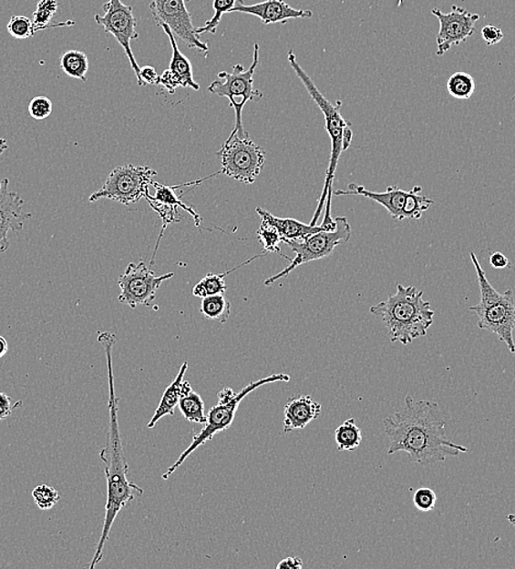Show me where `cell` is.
<instances>
[{"instance_id": "1", "label": "cell", "mask_w": 515, "mask_h": 569, "mask_svg": "<svg viewBox=\"0 0 515 569\" xmlns=\"http://www.w3.org/2000/svg\"><path fill=\"white\" fill-rule=\"evenodd\" d=\"M383 425L389 438L387 453L406 452L414 463L436 464L469 452L449 441L440 406L431 401H416L407 395L403 408L386 417Z\"/></svg>"}, {"instance_id": "2", "label": "cell", "mask_w": 515, "mask_h": 569, "mask_svg": "<svg viewBox=\"0 0 515 569\" xmlns=\"http://www.w3.org/2000/svg\"><path fill=\"white\" fill-rule=\"evenodd\" d=\"M117 335L102 332L98 341L106 351L108 364V381H109V432L106 447L101 450L100 459L105 464L107 480L106 517L103 523L99 544L97 545L89 568L94 569L103 557V550L109 540L112 525L118 514L134 501L135 496L143 495V490L128 479L129 465L124 454L120 426H118V412L120 399L117 398L115 388V373H113V348L117 344Z\"/></svg>"}, {"instance_id": "3", "label": "cell", "mask_w": 515, "mask_h": 569, "mask_svg": "<svg viewBox=\"0 0 515 569\" xmlns=\"http://www.w3.org/2000/svg\"><path fill=\"white\" fill-rule=\"evenodd\" d=\"M287 61H289L291 67L294 70L297 77L301 79L304 86L311 96L312 99L316 102V105L321 108L324 122H326V131L329 135L330 140H332V156H330V162L328 170L326 173V180H324V186L321 198H319L318 208L315 211V215L313 217L312 226H316L319 216L322 215L324 203L326 205V214H324L323 224L324 226L335 229V220L332 217V198H333V183L335 178V172L337 170L338 162L341 154L344 151L348 150L351 146L352 138H354V132L351 129V123L346 121L343 116H341L340 108L341 102L338 101L335 105H333L326 97H324L321 91L317 88L313 79L309 77L305 70L298 64L294 52L289 51L287 54Z\"/></svg>"}, {"instance_id": "4", "label": "cell", "mask_w": 515, "mask_h": 569, "mask_svg": "<svg viewBox=\"0 0 515 569\" xmlns=\"http://www.w3.org/2000/svg\"><path fill=\"white\" fill-rule=\"evenodd\" d=\"M370 311L383 320L392 343L403 345L427 335L436 314L431 303L424 300V291L400 284L396 294L371 307Z\"/></svg>"}, {"instance_id": "5", "label": "cell", "mask_w": 515, "mask_h": 569, "mask_svg": "<svg viewBox=\"0 0 515 569\" xmlns=\"http://www.w3.org/2000/svg\"><path fill=\"white\" fill-rule=\"evenodd\" d=\"M471 262L474 263L477 279L480 290V300L479 305L469 307L479 317V327L496 334L504 344L507 345L510 353L515 354V341L513 332L515 330V301L512 290L499 292L487 279L485 270L477 259L474 252L470 253Z\"/></svg>"}, {"instance_id": "6", "label": "cell", "mask_w": 515, "mask_h": 569, "mask_svg": "<svg viewBox=\"0 0 515 569\" xmlns=\"http://www.w3.org/2000/svg\"><path fill=\"white\" fill-rule=\"evenodd\" d=\"M290 376L284 375V373H278V375H273L260 379L258 381L248 384L246 388H243L241 392H238L234 398L227 401L219 400L218 404L213 406L206 415L205 426L198 435L193 437V442L190 444L175 463L171 465L170 469L166 471V473L162 475V479L167 480L175 473L178 468H180L184 462L188 459L189 455L197 450L201 444L208 442L212 439L216 433L225 432L232 426L234 422L238 406L241 405L242 401L247 397L249 393L254 391V390L265 386V384L279 382V381H290Z\"/></svg>"}, {"instance_id": "7", "label": "cell", "mask_w": 515, "mask_h": 569, "mask_svg": "<svg viewBox=\"0 0 515 569\" xmlns=\"http://www.w3.org/2000/svg\"><path fill=\"white\" fill-rule=\"evenodd\" d=\"M260 46L254 45L252 66L243 68L242 64L235 65L232 73L221 72L218 79L209 86L211 94L227 97L235 110L236 124L234 131L241 138H248L249 134L242 126V110L249 101L258 102L263 99V92L253 88V75L259 64Z\"/></svg>"}, {"instance_id": "8", "label": "cell", "mask_w": 515, "mask_h": 569, "mask_svg": "<svg viewBox=\"0 0 515 569\" xmlns=\"http://www.w3.org/2000/svg\"><path fill=\"white\" fill-rule=\"evenodd\" d=\"M351 226L345 217L335 219L334 230H323L316 234L308 235L301 239L285 240L287 246L296 257L291 259L289 267L273 278L265 279L264 285L270 286L281 279L286 278L300 265L332 256L335 249L350 240Z\"/></svg>"}, {"instance_id": "9", "label": "cell", "mask_w": 515, "mask_h": 569, "mask_svg": "<svg viewBox=\"0 0 515 569\" xmlns=\"http://www.w3.org/2000/svg\"><path fill=\"white\" fill-rule=\"evenodd\" d=\"M157 172L148 166L126 165L113 169L100 189L92 193L89 203L106 198L123 205L138 203L149 194Z\"/></svg>"}, {"instance_id": "10", "label": "cell", "mask_w": 515, "mask_h": 569, "mask_svg": "<svg viewBox=\"0 0 515 569\" xmlns=\"http://www.w3.org/2000/svg\"><path fill=\"white\" fill-rule=\"evenodd\" d=\"M221 173L234 180L252 184L257 180L265 164V151L251 139L241 138L232 132L219 153Z\"/></svg>"}, {"instance_id": "11", "label": "cell", "mask_w": 515, "mask_h": 569, "mask_svg": "<svg viewBox=\"0 0 515 569\" xmlns=\"http://www.w3.org/2000/svg\"><path fill=\"white\" fill-rule=\"evenodd\" d=\"M173 276V273L156 276L144 262L129 263L126 272L118 276V283L121 290L118 301L133 309L139 306L149 307L156 300V292L161 284Z\"/></svg>"}, {"instance_id": "12", "label": "cell", "mask_w": 515, "mask_h": 569, "mask_svg": "<svg viewBox=\"0 0 515 569\" xmlns=\"http://www.w3.org/2000/svg\"><path fill=\"white\" fill-rule=\"evenodd\" d=\"M102 9L105 10V15H95L96 23L103 26L107 34L116 37L118 45L126 52L129 65L139 81L140 67L131 47V42L139 37L138 21L134 17L133 7L124 5L121 0H109L103 5Z\"/></svg>"}, {"instance_id": "13", "label": "cell", "mask_w": 515, "mask_h": 569, "mask_svg": "<svg viewBox=\"0 0 515 569\" xmlns=\"http://www.w3.org/2000/svg\"><path fill=\"white\" fill-rule=\"evenodd\" d=\"M190 0H151L149 9L157 25H168L175 36L190 48L208 53L209 46L195 34L192 15L187 8Z\"/></svg>"}, {"instance_id": "14", "label": "cell", "mask_w": 515, "mask_h": 569, "mask_svg": "<svg viewBox=\"0 0 515 569\" xmlns=\"http://www.w3.org/2000/svg\"><path fill=\"white\" fill-rule=\"evenodd\" d=\"M440 23L437 36V56H442L453 46L463 45L475 34V25L480 20V15L471 14L468 9L453 5L451 13L444 14L440 9H432Z\"/></svg>"}, {"instance_id": "15", "label": "cell", "mask_w": 515, "mask_h": 569, "mask_svg": "<svg viewBox=\"0 0 515 569\" xmlns=\"http://www.w3.org/2000/svg\"><path fill=\"white\" fill-rule=\"evenodd\" d=\"M8 188V178H3L0 181V253L6 252L10 247L9 232L23 230L26 220L32 216L24 210V199Z\"/></svg>"}, {"instance_id": "16", "label": "cell", "mask_w": 515, "mask_h": 569, "mask_svg": "<svg viewBox=\"0 0 515 569\" xmlns=\"http://www.w3.org/2000/svg\"><path fill=\"white\" fill-rule=\"evenodd\" d=\"M231 13L254 15L268 25L285 23L291 19H311L313 17L311 10L293 8L284 0H265V2L254 5H245L242 0H238Z\"/></svg>"}, {"instance_id": "17", "label": "cell", "mask_w": 515, "mask_h": 569, "mask_svg": "<svg viewBox=\"0 0 515 569\" xmlns=\"http://www.w3.org/2000/svg\"><path fill=\"white\" fill-rule=\"evenodd\" d=\"M409 192L396 186L388 187L385 192H373L365 187L351 183L348 189H338L334 194L335 197H341V195H359V197L370 198L386 208L393 219L404 220V208Z\"/></svg>"}, {"instance_id": "18", "label": "cell", "mask_w": 515, "mask_h": 569, "mask_svg": "<svg viewBox=\"0 0 515 569\" xmlns=\"http://www.w3.org/2000/svg\"><path fill=\"white\" fill-rule=\"evenodd\" d=\"M322 414V404L312 395H297L287 401L284 408V432L304 430Z\"/></svg>"}, {"instance_id": "19", "label": "cell", "mask_w": 515, "mask_h": 569, "mask_svg": "<svg viewBox=\"0 0 515 569\" xmlns=\"http://www.w3.org/2000/svg\"><path fill=\"white\" fill-rule=\"evenodd\" d=\"M257 214L262 217L263 224L269 225L275 228L279 231V234L285 240L301 239V238L308 235L316 234V232L323 230H334L330 229L327 226H312L305 225L303 222L293 218H280L270 214L269 211L258 208Z\"/></svg>"}, {"instance_id": "20", "label": "cell", "mask_w": 515, "mask_h": 569, "mask_svg": "<svg viewBox=\"0 0 515 569\" xmlns=\"http://www.w3.org/2000/svg\"><path fill=\"white\" fill-rule=\"evenodd\" d=\"M161 28L165 31L168 39H170L172 48L170 66L168 69L170 70L173 78L177 81L178 86H182V88H192L195 91L200 90V85L195 83L193 77L191 62L179 50L175 35L172 34L168 25H162Z\"/></svg>"}, {"instance_id": "21", "label": "cell", "mask_w": 515, "mask_h": 569, "mask_svg": "<svg viewBox=\"0 0 515 569\" xmlns=\"http://www.w3.org/2000/svg\"><path fill=\"white\" fill-rule=\"evenodd\" d=\"M187 370L188 361H184L175 381L168 386L164 394H162L159 408H157L154 416L151 417V420L149 422L148 427L149 430L154 428L162 417L167 415H175V410L181 398L183 377L186 375Z\"/></svg>"}, {"instance_id": "22", "label": "cell", "mask_w": 515, "mask_h": 569, "mask_svg": "<svg viewBox=\"0 0 515 569\" xmlns=\"http://www.w3.org/2000/svg\"><path fill=\"white\" fill-rule=\"evenodd\" d=\"M220 173L221 171L216 172L215 175L210 176L208 178H201V180L179 184V186H175V187H168V186H165V184L153 182V187L155 188L156 194H155V197H151V195H149V197L150 198L157 200V202L175 206V208H182L183 210L188 211V213L193 217L195 227L200 228L201 221H202V218H201V216L197 213V211H195L192 208H190V206L182 202L181 198L183 197L184 194L179 197V195L176 192V189L183 188V187L193 186V184H201L206 180H209V178H211L220 175Z\"/></svg>"}, {"instance_id": "23", "label": "cell", "mask_w": 515, "mask_h": 569, "mask_svg": "<svg viewBox=\"0 0 515 569\" xmlns=\"http://www.w3.org/2000/svg\"><path fill=\"white\" fill-rule=\"evenodd\" d=\"M179 409L188 422L205 424L204 401L198 392H195L188 381H183L181 398L179 401Z\"/></svg>"}, {"instance_id": "24", "label": "cell", "mask_w": 515, "mask_h": 569, "mask_svg": "<svg viewBox=\"0 0 515 569\" xmlns=\"http://www.w3.org/2000/svg\"><path fill=\"white\" fill-rule=\"evenodd\" d=\"M258 258H260V256L249 259L246 262L237 265L236 268L227 270L224 274L209 273L193 287V295L197 298H201V300H203V298L208 296L225 295L227 286L225 284L224 278L234 272V270L241 269L243 265H247Z\"/></svg>"}, {"instance_id": "25", "label": "cell", "mask_w": 515, "mask_h": 569, "mask_svg": "<svg viewBox=\"0 0 515 569\" xmlns=\"http://www.w3.org/2000/svg\"><path fill=\"white\" fill-rule=\"evenodd\" d=\"M59 65L65 74L70 78L79 79L86 83L87 73L89 70V61L86 54L81 51H67L59 58Z\"/></svg>"}, {"instance_id": "26", "label": "cell", "mask_w": 515, "mask_h": 569, "mask_svg": "<svg viewBox=\"0 0 515 569\" xmlns=\"http://www.w3.org/2000/svg\"><path fill=\"white\" fill-rule=\"evenodd\" d=\"M335 443L339 452H354L360 447L362 432L355 419L346 420L335 432Z\"/></svg>"}, {"instance_id": "27", "label": "cell", "mask_w": 515, "mask_h": 569, "mask_svg": "<svg viewBox=\"0 0 515 569\" xmlns=\"http://www.w3.org/2000/svg\"><path fill=\"white\" fill-rule=\"evenodd\" d=\"M231 309L224 295H213L203 298L200 310L206 319L226 323L231 317Z\"/></svg>"}, {"instance_id": "28", "label": "cell", "mask_w": 515, "mask_h": 569, "mask_svg": "<svg viewBox=\"0 0 515 569\" xmlns=\"http://www.w3.org/2000/svg\"><path fill=\"white\" fill-rule=\"evenodd\" d=\"M57 0H39L36 12L34 13V24L39 31L59 28V26L74 25L75 21H67V23L51 24L54 15L57 13Z\"/></svg>"}, {"instance_id": "29", "label": "cell", "mask_w": 515, "mask_h": 569, "mask_svg": "<svg viewBox=\"0 0 515 569\" xmlns=\"http://www.w3.org/2000/svg\"><path fill=\"white\" fill-rule=\"evenodd\" d=\"M447 89L449 96L455 97V99H469L474 95L476 89L473 76L465 72L453 74L448 80Z\"/></svg>"}, {"instance_id": "30", "label": "cell", "mask_w": 515, "mask_h": 569, "mask_svg": "<svg viewBox=\"0 0 515 569\" xmlns=\"http://www.w3.org/2000/svg\"><path fill=\"white\" fill-rule=\"evenodd\" d=\"M421 192V187H415L409 192L404 208L405 219L421 218L422 215H424L426 211L429 209L433 204H435V200L425 197V195H422Z\"/></svg>"}, {"instance_id": "31", "label": "cell", "mask_w": 515, "mask_h": 569, "mask_svg": "<svg viewBox=\"0 0 515 569\" xmlns=\"http://www.w3.org/2000/svg\"><path fill=\"white\" fill-rule=\"evenodd\" d=\"M237 0H213V17L206 21L203 26L195 29V34L199 36L204 34L215 35L218 26L221 24V17L225 14H230L232 9L235 7Z\"/></svg>"}, {"instance_id": "32", "label": "cell", "mask_w": 515, "mask_h": 569, "mask_svg": "<svg viewBox=\"0 0 515 569\" xmlns=\"http://www.w3.org/2000/svg\"><path fill=\"white\" fill-rule=\"evenodd\" d=\"M258 239L263 242V250L267 253H278L279 256L289 259H291L283 256L281 252L280 243L283 242V238L281 237L279 231L275 228L269 225L263 224L260 226L257 231Z\"/></svg>"}, {"instance_id": "33", "label": "cell", "mask_w": 515, "mask_h": 569, "mask_svg": "<svg viewBox=\"0 0 515 569\" xmlns=\"http://www.w3.org/2000/svg\"><path fill=\"white\" fill-rule=\"evenodd\" d=\"M9 35L18 40L29 39L35 36L39 30L29 18L25 15H14L7 25Z\"/></svg>"}, {"instance_id": "34", "label": "cell", "mask_w": 515, "mask_h": 569, "mask_svg": "<svg viewBox=\"0 0 515 569\" xmlns=\"http://www.w3.org/2000/svg\"><path fill=\"white\" fill-rule=\"evenodd\" d=\"M32 497H34L36 506L41 511H50L61 501L59 493L54 487L46 484L36 486L34 492H32Z\"/></svg>"}, {"instance_id": "35", "label": "cell", "mask_w": 515, "mask_h": 569, "mask_svg": "<svg viewBox=\"0 0 515 569\" xmlns=\"http://www.w3.org/2000/svg\"><path fill=\"white\" fill-rule=\"evenodd\" d=\"M28 111L32 118L36 121H43L51 116L53 103L47 97L37 96L30 101Z\"/></svg>"}, {"instance_id": "36", "label": "cell", "mask_w": 515, "mask_h": 569, "mask_svg": "<svg viewBox=\"0 0 515 569\" xmlns=\"http://www.w3.org/2000/svg\"><path fill=\"white\" fill-rule=\"evenodd\" d=\"M414 503L421 512H431L437 505V494L431 489H419L415 493Z\"/></svg>"}, {"instance_id": "37", "label": "cell", "mask_w": 515, "mask_h": 569, "mask_svg": "<svg viewBox=\"0 0 515 569\" xmlns=\"http://www.w3.org/2000/svg\"><path fill=\"white\" fill-rule=\"evenodd\" d=\"M12 397L8 394L0 392V421L8 419L12 416L14 412L23 405V401H18L13 405Z\"/></svg>"}, {"instance_id": "38", "label": "cell", "mask_w": 515, "mask_h": 569, "mask_svg": "<svg viewBox=\"0 0 515 569\" xmlns=\"http://www.w3.org/2000/svg\"><path fill=\"white\" fill-rule=\"evenodd\" d=\"M481 36L488 46H492L503 40L504 34L499 26L488 25L481 29Z\"/></svg>"}, {"instance_id": "39", "label": "cell", "mask_w": 515, "mask_h": 569, "mask_svg": "<svg viewBox=\"0 0 515 569\" xmlns=\"http://www.w3.org/2000/svg\"><path fill=\"white\" fill-rule=\"evenodd\" d=\"M139 86L160 85V75L153 66H144L139 70Z\"/></svg>"}, {"instance_id": "40", "label": "cell", "mask_w": 515, "mask_h": 569, "mask_svg": "<svg viewBox=\"0 0 515 569\" xmlns=\"http://www.w3.org/2000/svg\"><path fill=\"white\" fill-rule=\"evenodd\" d=\"M489 261L491 267L496 269H502L509 267V259L501 252L492 253Z\"/></svg>"}, {"instance_id": "41", "label": "cell", "mask_w": 515, "mask_h": 569, "mask_svg": "<svg viewBox=\"0 0 515 569\" xmlns=\"http://www.w3.org/2000/svg\"><path fill=\"white\" fill-rule=\"evenodd\" d=\"M302 567L303 562L298 557H286L276 565L278 569H301Z\"/></svg>"}, {"instance_id": "42", "label": "cell", "mask_w": 515, "mask_h": 569, "mask_svg": "<svg viewBox=\"0 0 515 569\" xmlns=\"http://www.w3.org/2000/svg\"><path fill=\"white\" fill-rule=\"evenodd\" d=\"M8 341L4 336L0 335V359H3V357L8 353Z\"/></svg>"}, {"instance_id": "43", "label": "cell", "mask_w": 515, "mask_h": 569, "mask_svg": "<svg viewBox=\"0 0 515 569\" xmlns=\"http://www.w3.org/2000/svg\"><path fill=\"white\" fill-rule=\"evenodd\" d=\"M7 149L8 145L6 140H5L4 138H0V155H3Z\"/></svg>"}, {"instance_id": "44", "label": "cell", "mask_w": 515, "mask_h": 569, "mask_svg": "<svg viewBox=\"0 0 515 569\" xmlns=\"http://www.w3.org/2000/svg\"><path fill=\"white\" fill-rule=\"evenodd\" d=\"M508 520H509L510 523H511L513 525H515V516H513V514H509Z\"/></svg>"}, {"instance_id": "45", "label": "cell", "mask_w": 515, "mask_h": 569, "mask_svg": "<svg viewBox=\"0 0 515 569\" xmlns=\"http://www.w3.org/2000/svg\"><path fill=\"white\" fill-rule=\"evenodd\" d=\"M512 100H515V95L513 96Z\"/></svg>"}]
</instances>
